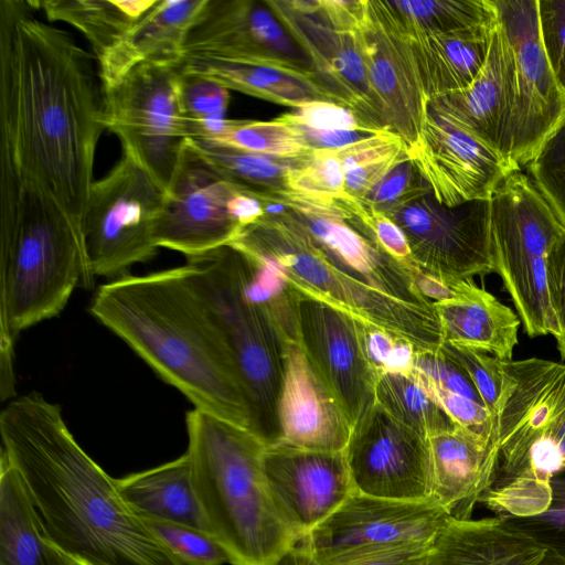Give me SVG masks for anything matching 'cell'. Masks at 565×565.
I'll list each match as a JSON object with an SVG mask.
<instances>
[{
  "label": "cell",
  "instance_id": "cell-1",
  "mask_svg": "<svg viewBox=\"0 0 565 565\" xmlns=\"http://www.w3.org/2000/svg\"><path fill=\"white\" fill-rule=\"evenodd\" d=\"M105 129L94 56L29 1L0 0V171L41 188L82 232Z\"/></svg>",
  "mask_w": 565,
  "mask_h": 565
},
{
  "label": "cell",
  "instance_id": "cell-2",
  "mask_svg": "<svg viewBox=\"0 0 565 565\" xmlns=\"http://www.w3.org/2000/svg\"><path fill=\"white\" fill-rule=\"evenodd\" d=\"M1 452L21 475L51 540L79 565H180L39 393L0 414Z\"/></svg>",
  "mask_w": 565,
  "mask_h": 565
},
{
  "label": "cell",
  "instance_id": "cell-3",
  "mask_svg": "<svg viewBox=\"0 0 565 565\" xmlns=\"http://www.w3.org/2000/svg\"><path fill=\"white\" fill-rule=\"evenodd\" d=\"M89 311L194 408L249 429L232 356L186 265L111 279Z\"/></svg>",
  "mask_w": 565,
  "mask_h": 565
},
{
  "label": "cell",
  "instance_id": "cell-4",
  "mask_svg": "<svg viewBox=\"0 0 565 565\" xmlns=\"http://www.w3.org/2000/svg\"><path fill=\"white\" fill-rule=\"evenodd\" d=\"M89 287L83 236L66 211L32 182L0 171L1 370L13 343L56 317L78 285Z\"/></svg>",
  "mask_w": 565,
  "mask_h": 565
},
{
  "label": "cell",
  "instance_id": "cell-5",
  "mask_svg": "<svg viewBox=\"0 0 565 565\" xmlns=\"http://www.w3.org/2000/svg\"><path fill=\"white\" fill-rule=\"evenodd\" d=\"M185 451L210 533L232 565H273L300 539L287 525L264 472L266 445L252 430L193 408Z\"/></svg>",
  "mask_w": 565,
  "mask_h": 565
},
{
  "label": "cell",
  "instance_id": "cell-6",
  "mask_svg": "<svg viewBox=\"0 0 565 565\" xmlns=\"http://www.w3.org/2000/svg\"><path fill=\"white\" fill-rule=\"evenodd\" d=\"M510 365L515 386L497 417L500 465L486 497L509 513L536 514L550 504L551 478L565 470V363Z\"/></svg>",
  "mask_w": 565,
  "mask_h": 565
},
{
  "label": "cell",
  "instance_id": "cell-7",
  "mask_svg": "<svg viewBox=\"0 0 565 565\" xmlns=\"http://www.w3.org/2000/svg\"><path fill=\"white\" fill-rule=\"evenodd\" d=\"M185 265L232 356L249 408V430L274 446L287 341L252 297L242 252L226 245L186 257Z\"/></svg>",
  "mask_w": 565,
  "mask_h": 565
},
{
  "label": "cell",
  "instance_id": "cell-8",
  "mask_svg": "<svg viewBox=\"0 0 565 565\" xmlns=\"http://www.w3.org/2000/svg\"><path fill=\"white\" fill-rule=\"evenodd\" d=\"M232 246L269 260L296 289L397 333L420 349L444 343L436 311L405 303L337 269L289 210L244 227Z\"/></svg>",
  "mask_w": 565,
  "mask_h": 565
},
{
  "label": "cell",
  "instance_id": "cell-9",
  "mask_svg": "<svg viewBox=\"0 0 565 565\" xmlns=\"http://www.w3.org/2000/svg\"><path fill=\"white\" fill-rule=\"evenodd\" d=\"M565 227L522 170L510 174L490 199L493 273L510 295L524 332L558 334L550 288V257Z\"/></svg>",
  "mask_w": 565,
  "mask_h": 565
},
{
  "label": "cell",
  "instance_id": "cell-10",
  "mask_svg": "<svg viewBox=\"0 0 565 565\" xmlns=\"http://www.w3.org/2000/svg\"><path fill=\"white\" fill-rule=\"evenodd\" d=\"M164 199L163 186L125 151L93 182L82 224L89 287L96 277L116 279L156 255L153 232Z\"/></svg>",
  "mask_w": 565,
  "mask_h": 565
},
{
  "label": "cell",
  "instance_id": "cell-11",
  "mask_svg": "<svg viewBox=\"0 0 565 565\" xmlns=\"http://www.w3.org/2000/svg\"><path fill=\"white\" fill-rule=\"evenodd\" d=\"M179 75L180 64L148 62L104 88L107 128L166 192L189 139Z\"/></svg>",
  "mask_w": 565,
  "mask_h": 565
},
{
  "label": "cell",
  "instance_id": "cell-12",
  "mask_svg": "<svg viewBox=\"0 0 565 565\" xmlns=\"http://www.w3.org/2000/svg\"><path fill=\"white\" fill-rule=\"evenodd\" d=\"M512 60L511 158L521 168L565 124V94L542 45L539 0H492Z\"/></svg>",
  "mask_w": 565,
  "mask_h": 565
},
{
  "label": "cell",
  "instance_id": "cell-13",
  "mask_svg": "<svg viewBox=\"0 0 565 565\" xmlns=\"http://www.w3.org/2000/svg\"><path fill=\"white\" fill-rule=\"evenodd\" d=\"M242 192L186 140L154 225L157 246L192 257L230 245L243 230Z\"/></svg>",
  "mask_w": 565,
  "mask_h": 565
},
{
  "label": "cell",
  "instance_id": "cell-14",
  "mask_svg": "<svg viewBox=\"0 0 565 565\" xmlns=\"http://www.w3.org/2000/svg\"><path fill=\"white\" fill-rule=\"evenodd\" d=\"M450 516L431 501H402L353 491L299 542L322 565L391 546L433 543Z\"/></svg>",
  "mask_w": 565,
  "mask_h": 565
},
{
  "label": "cell",
  "instance_id": "cell-15",
  "mask_svg": "<svg viewBox=\"0 0 565 565\" xmlns=\"http://www.w3.org/2000/svg\"><path fill=\"white\" fill-rule=\"evenodd\" d=\"M384 214L404 232L424 271L448 280L493 273L490 200L447 207L428 192Z\"/></svg>",
  "mask_w": 565,
  "mask_h": 565
},
{
  "label": "cell",
  "instance_id": "cell-16",
  "mask_svg": "<svg viewBox=\"0 0 565 565\" xmlns=\"http://www.w3.org/2000/svg\"><path fill=\"white\" fill-rule=\"evenodd\" d=\"M344 455L355 492L430 501L427 437L397 422L379 404L352 426Z\"/></svg>",
  "mask_w": 565,
  "mask_h": 565
},
{
  "label": "cell",
  "instance_id": "cell-17",
  "mask_svg": "<svg viewBox=\"0 0 565 565\" xmlns=\"http://www.w3.org/2000/svg\"><path fill=\"white\" fill-rule=\"evenodd\" d=\"M295 313L297 343L353 426L375 404L377 379L356 316L296 288Z\"/></svg>",
  "mask_w": 565,
  "mask_h": 565
},
{
  "label": "cell",
  "instance_id": "cell-18",
  "mask_svg": "<svg viewBox=\"0 0 565 565\" xmlns=\"http://www.w3.org/2000/svg\"><path fill=\"white\" fill-rule=\"evenodd\" d=\"M184 57L312 70L267 2L257 0H206L186 34Z\"/></svg>",
  "mask_w": 565,
  "mask_h": 565
},
{
  "label": "cell",
  "instance_id": "cell-19",
  "mask_svg": "<svg viewBox=\"0 0 565 565\" xmlns=\"http://www.w3.org/2000/svg\"><path fill=\"white\" fill-rule=\"evenodd\" d=\"M408 154L433 198L447 207L488 201L510 174L522 170L430 109Z\"/></svg>",
  "mask_w": 565,
  "mask_h": 565
},
{
  "label": "cell",
  "instance_id": "cell-20",
  "mask_svg": "<svg viewBox=\"0 0 565 565\" xmlns=\"http://www.w3.org/2000/svg\"><path fill=\"white\" fill-rule=\"evenodd\" d=\"M266 2L340 103L375 129L390 130L373 98L362 31L333 29L311 11L309 0Z\"/></svg>",
  "mask_w": 565,
  "mask_h": 565
},
{
  "label": "cell",
  "instance_id": "cell-21",
  "mask_svg": "<svg viewBox=\"0 0 565 565\" xmlns=\"http://www.w3.org/2000/svg\"><path fill=\"white\" fill-rule=\"evenodd\" d=\"M263 466L280 515L300 540L354 491L344 450L270 446Z\"/></svg>",
  "mask_w": 565,
  "mask_h": 565
},
{
  "label": "cell",
  "instance_id": "cell-22",
  "mask_svg": "<svg viewBox=\"0 0 565 565\" xmlns=\"http://www.w3.org/2000/svg\"><path fill=\"white\" fill-rule=\"evenodd\" d=\"M274 446L343 451L352 425L297 342H286ZM270 447V446H269Z\"/></svg>",
  "mask_w": 565,
  "mask_h": 565
},
{
  "label": "cell",
  "instance_id": "cell-23",
  "mask_svg": "<svg viewBox=\"0 0 565 565\" xmlns=\"http://www.w3.org/2000/svg\"><path fill=\"white\" fill-rule=\"evenodd\" d=\"M362 30L370 85L386 127L408 149L417 141L429 110L408 43L387 29L371 9Z\"/></svg>",
  "mask_w": 565,
  "mask_h": 565
},
{
  "label": "cell",
  "instance_id": "cell-24",
  "mask_svg": "<svg viewBox=\"0 0 565 565\" xmlns=\"http://www.w3.org/2000/svg\"><path fill=\"white\" fill-rule=\"evenodd\" d=\"M428 107L437 116L512 159V60L498 21L487 61L475 81L461 90L430 98Z\"/></svg>",
  "mask_w": 565,
  "mask_h": 565
},
{
  "label": "cell",
  "instance_id": "cell-25",
  "mask_svg": "<svg viewBox=\"0 0 565 565\" xmlns=\"http://www.w3.org/2000/svg\"><path fill=\"white\" fill-rule=\"evenodd\" d=\"M315 246L341 273L405 303L433 310L405 265L381 249L348 220L332 213L291 210Z\"/></svg>",
  "mask_w": 565,
  "mask_h": 565
},
{
  "label": "cell",
  "instance_id": "cell-26",
  "mask_svg": "<svg viewBox=\"0 0 565 565\" xmlns=\"http://www.w3.org/2000/svg\"><path fill=\"white\" fill-rule=\"evenodd\" d=\"M430 454V501L450 518L468 520L493 483L500 465L494 439L462 426L427 437Z\"/></svg>",
  "mask_w": 565,
  "mask_h": 565
},
{
  "label": "cell",
  "instance_id": "cell-27",
  "mask_svg": "<svg viewBox=\"0 0 565 565\" xmlns=\"http://www.w3.org/2000/svg\"><path fill=\"white\" fill-rule=\"evenodd\" d=\"M427 565H565L501 516L449 518L436 535Z\"/></svg>",
  "mask_w": 565,
  "mask_h": 565
},
{
  "label": "cell",
  "instance_id": "cell-28",
  "mask_svg": "<svg viewBox=\"0 0 565 565\" xmlns=\"http://www.w3.org/2000/svg\"><path fill=\"white\" fill-rule=\"evenodd\" d=\"M206 0H157L98 63L104 88L142 63L180 64L186 34Z\"/></svg>",
  "mask_w": 565,
  "mask_h": 565
},
{
  "label": "cell",
  "instance_id": "cell-29",
  "mask_svg": "<svg viewBox=\"0 0 565 565\" xmlns=\"http://www.w3.org/2000/svg\"><path fill=\"white\" fill-rule=\"evenodd\" d=\"M434 308L444 342L512 360L520 318L473 279L463 280L454 299L434 302Z\"/></svg>",
  "mask_w": 565,
  "mask_h": 565
},
{
  "label": "cell",
  "instance_id": "cell-30",
  "mask_svg": "<svg viewBox=\"0 0 565 565\" xmlns=\"http://www.w3.org/2000/svg\"><path fill=\"white\" fill-rule=\"evenodd\" d=\"M497 21L406 41L428 100L475 81L487 61Z\"/></svg>",
  "mask_w": 565,
  "mask_h": 565
},
{
  "label": "cell",
  "instance_id": "cell-31",
  "mask_svg": "<svg viewBox=\"0 0 565 565\" xmlns=\"http://www.w3.org/2000/svg\"><path fill=\"white\" fill-rule=\"evenodd\" d=\"M0 565H79L51 540L21 475L2 452Z\"/></svg>",
  "mask_w": 565,
  "mask_h": 565
},
{
  "label": "cell",
  "instance_id": "cell-32",
  "mask_svg": "<svg viewBox=\"0 0 565 565\" xmlns=\"http://www.w3.org/2000/svg\"><path fill=\"white\" fill-rule=\"evenodd\" d=\"M180 66L234 89L275 104L298 108L315 100L340 104L312 70L231 63L184 57Z\"/></svg>",
  "mask_w": 565,
  "mask_h": 565
},
{
  "label": "cell",
  "instance_id": "cell-33",
  "mask_svg": "<svg viewBox=\"0 0 565 565\" xmlns=\"http://www.w3.org/2000/svg\"><path fill=\"white\" fill-rule=\"evenodd\" d=\"M115 480L121 498L140 518L210 532L193 487L186 454Z\"/></svg>",
  "mask_w": 565,
  "mask_h": 565
},
{
  "label": "cell",
  "instance_id": "cell-34",
  "mask_svg": "<svg viewBox=\"0 0 565 565\" xmlns=\"http://www.w3.org/2000/svg\"><path fill=\"white\" fill-rule=\"evenodd\" d=\"M380 21L405 41L492 23V0L370 1Z\"/></svg>",
  "mask_w": 565,
  "mask_h": 565
},
{
  "label": "cell",
  "instance_id": "cell-35",
  "mask_svg": "<svg viewBox=\"0 0 565 565\" xmlns=\"http://www.w3.org/2000/svg\"><path fill=\"white\" fill-rule=\"evenodd\" d=\"M157 0H44L29 1L51 22L77 29L99 61L156 4Z\"/></svg>",
  "mask_w": 565,
  "mask_h": 565
},
{
  "label": "cell",
  "instance_id": "cell-36",
  "mask_svg": "<svg viewBox=\"0 0 565 565\" xmlns=\"http://www.w3.org/2000/svg\"><path fill=\"white\" fill-rule=\"evenodd\" d=\"M344 169L333 150H315L294 161L287 175L285 204L291 210L332 213L349 220Z\"/></svg>",
  "mask_w": 565,
  "mask_h": 565
},
{
  "label": "cell",
  "instance_id": "cell-37",
  "mask_svg": "<svg viewBox=\"0 0 565 565\" xmlns=\"http://www.w3.org/2000/svg\"><path fill=\"white\" fill-rule=\"evenodd\" d=\"M189 142L233 184L260 201H286L287 175L295 160H280L234 149L211 140Z\"/></svg>",
  "mask_w": 565,
  "mask_h": 565
},
{
  "label": "cell",
  "instance_id": "cell-38",
  "mask_svg": "<svg viewBox=\"0 0 565 565\" xmlns=\"http://www.w3.org/2000/svg\"><path fill=\"white\" fill-rule=\"evenodd\" d=\"M375 403L397 422L425 437L457 425L427 392L414 371L380 374L375 383Z\"/></svg>",
  "mask_w": 565,
  "mask_h": 565
},
{
  "label": "cell",
  "instance_id": "cell-39",
  "mask_svg": "<svg viewBox=\"0 0 565 565\" xmlns=\"http://www.w3.org/2000/svg\"><path fill=\"white\" fill-rule=\"evenodd\" d=\"M333 151L344 169L345 194L358 201L364 200L382 179L409 159L407 145L390 130Z\"/></svg>",
  "mask_w": 565,
  "mask_h": 565
},
{
  "label": "cell",
  "instance_id": "cell-40",
  "mask_svg": "<svg viewBox=\"0 0 565 565\" xmlns=\"http://www.w3.org/2000/svg\"><path fill=\"white\" fill-rule=\"evenodd\" d=\"M200 139L280 160H297L311 152L300 132L277 118L270 121L226 119L212 136Z\"/></svg>",
  "mask_w": 565,
  "mask_h": 565
},
{
  "label": "cell",
  "instance_id": "cell-41",
  "mask_svg": "<svg viewBox=\"0 0 565 565\" xmlns=\"http://www.w3.org/2000/svg\"><path fill=\"white\" fill-rule=\"evenodd\" d=\"M179 98L189 139L209 138L225 122L230 90L180 66Z\"/></svg>",
  "mask_w": 565,
  "mask_h": 565
},
{
  "label": "cell",
  "instance_id": "cell-42",
  "mask_svg": "<svg viewBox=\"0 0 565 565\" xmlns=\"http://www.w3.org/2000/svg\"><path fill=\"white\" fill-rule=\"evenodd\" d=\"M440 350L468 374L484 406L497 420L515 386L510 361L447 342Z\"/></svg>",
  "mask_w": 565,
  "mask_h": 565
},
{
  "label": "cell",
  "instance_id": "cell-43",
  "mask_svg": "<svg viewBox=\"0 0 565 565\" xmlns=\"http://www.w3.org/2000/svg\"><path fill=\"white\" fill-rule=\"evenodd\" d=\"M141 519L180 565L230 563L226 550L210 532L156 519Z\"/></svg>",
  "mask_w": 565,
  "mask_h": 565
},
{
  "label": "cell",
  "instance_id": "cell-44",
  "mask_svg": "<svg viewBox=\"0 0 565 565\" xmlns=\"http://www.w3.org/2000/svg\"><path fill=\"white\" fill-rule=\"evenodd\" d=\"M524 167L525 173L565 227V124L545 140Z\"/></svg>",
  "mask_w": 565,
  "mask_h": 565
},
{
  "label": "cell",
  "instance_id": "cell-45",
  "mask_svg": "<svg viewBox=\"0 0 565 565\" xmlns=\"http://www.w3.org/2000/svg\"><path fill=\"white\" fill-rule=\"evenodd\" d=\"M551 500L540 514L501 516L565 562V470L551 478Z\"/></svg>",
  "mask_w": 565,
  "mask_h": 565
},
{
  "label": "cell",
  "instance_id": "cell-46",
  "mask_svg": "<svg viewBox=\"0 0 565 565\" xmlns=\"http://www.w3.org/2000/svg\"><path fill=\"white\" fill-rule=\"evenodd\" d=\"M366 359L375 374L414 371L416 347L406 338L356 316Z\"/></svg>",
  "mask_w": 565,
  "mask_h": 565
},
{
  "label": "cell",
  "instance_id": "cell-47",
  "mask_svg": "<svg viewBox=\"0 0 565 565\" xmlns=\"http://www.w3.org/2000/svg\"><path fill=\"white\" fill-rule=\"evenodd\" d=\"M277 119L291 126H300L322 131H382L369 125L347 106L324 100L309 102L296 108L295 111L277 117Z\"/></svg>",
  "mask_w": 565,
  "mask_h": 565
},
{
  "label": "cell",
  "instance_id": "cell-48",
  "mask_svg": "<svg viewBox=\"0 0 565 565\" xmlns=\"http://www.w3.org/2000/svg\"><path fill=\"white\" fill-rule=\"evenodd\" d=\"M428 192L416 167L407 159L382 179L362 201L384 213Z\"/></svg>",
  "mask_w": 565,
  "mask_h": 565
},
{
  "label": "cell",
  "instance_id": "cell-49",
  "mask_svg": "<svg viewBox=\"0 0 565 565\" xmlns=\"http://www.w3.org/2000/svg\"><path fill=\"white\" fill-rule=\"evenodd\" d=\"M414 372L433 385L482 403L468 374L439 349H418Z\"/></svg>",
  "mask_w": 565,
  "mask_h": 565
},
{
  "label": "cell",
  "instance_id": "cell-50",
  "mask_svg": "<svg viewBox=\"0 0 565 565\" xmlns=\"http://www.w3.org/2000/svg\"><path fill=\"white\" fill-rule=\"evenodd\" d=\"M415 375L455 424L497 441V420L484 404L439 388L416 373Z\"/></svg>",
  "mask_w": 565,
  "mask_h": 565
},
{
  "label": "cell",
  "instance_id": "cell-51",
  "mask_svg": "<svg viewBox=\"0 0 565 565\" xmlns=\"http://www.w3.org/2000/svg\"><path fill=\"white\" fill-rule=\"evenodd\" d=\"M539 26L550 66L565 94V0H539Z\"/></svg>",
  "mask_w": 565,
  "mask_h": 565
},
{
  "label": "cell",
  "instance_id": "cell-52",
  "mask_svg": "<svg viewBox=\"0 0 565 565\" xmlns=\"http://www.w3.org/2000/svg\"><path fill=\"white\" fill-rule=\"evenodd\" d=\"M311 11L335 30L360 32L370 17L369 0H310Z\"/></svg>",
  "mask_w": 565,
  "mask_h": 565
},
{
  "label": "cell",
  "instance_id": "cell-53",
  "mask_svg": "<svg viewBox=\"0 0 565 565\" xmlns=\"http://www.w3.org/2000/svg\"><path fill=\"white\" fill-rule=\"evenodd\" d=\"M433 543L406 544L361 553L331 565H427Z\"/></svg>",
  "mask_w": 565,
  "mask_h": 565
},
{
  "label": "cell",
  "instance_id": "cell-54",
  "mask_svg": "<svg viewBox=\"0 0 565 565\" xmlns=\"http://www.w3.org/2000/svg\"><path fill=\"white\" fill-rule=\"evenodd\" d=\"M550 288L559 332L555 337L557 349L565 360V237L550 257Z\"/></svg>",
  "mask_w": 565,
  "mask_h": 565
},
{
  "label": "cell",
  "instance_id": "cell-55",
  "mask_svg": "<svg viewBox=\"0 0 565 565\" xmlns=\"http://www.w3.org/2000/svg\"><path fill=\"white\" fill-rule=\"evenodd\" d=\"M291 126V125H290ZM302 136L310 151L337 150L358 142L377 132L351 130H313L306 127L294 126ZM381 132V131H380Z\"/></svg>",
  "mask_w": 565,
  "mask_h": 565
},
{
  "label": "cell",
  "instance_id": "cell-56",
  "mask_svg": "<svg viewBox=\"0 0 565 565\" xmlns=\"http://www.w3.org/2000/svg\"><path fill=\"white\" fill-rule=\"evenodd\" d=\"M273 565H322L298 542L285 552Z\"/></svg>",
  "mask_w": 565,
  "mask_h": 565
}]
</instances>
